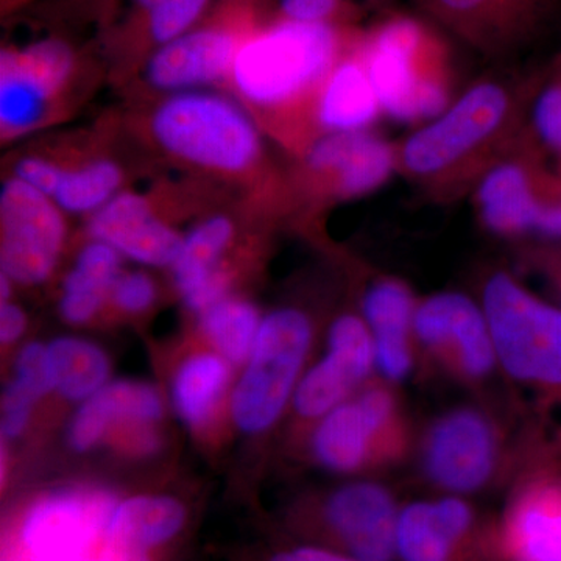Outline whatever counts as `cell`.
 Returning <instances> with one entry per match:
<instances>
[{"label": "cell", "instance_id": "6da1fadb", "mask_svg": "<svg viewBox=\"0 0 561 561\" xmlns=\"http://www.w3.org/2000/svg\"><path fill=\"white\" fill-rule=\"evenodd\" d=\"M151 135L172 157L208 171L238 173L261 154V136L245 108L227 95L175 92L153 111Z\"/></svg>", "mask_w": 561, "mask_h": 561}, {"label": "cell", "instance_id": "7a4b0ae2", "mask_svg": "<svg viewBox=\"0 0 561 561\" xmlns=\"http://www.w3.org/2000/svg\"><path fill=\"white\" fill-rule=\"evenodd\" d=\"M334 50V33L327 24L286 21L239 46L232 84L253 105H280L324 76Z\"/></svg>", "mask_w": 561, "mask_h": 561}, {"label": "cell", "instance_id": "3957f363", "mask_svg": "<svg viewBox=\"0 0 561 561\" xmlns=\"http://www.w3.org/2000/svg\"><path fill=\"white\" fill-rule=\"evenodd\" d=\"M483 302L505 370L524 381L561 383V311L535 300L507 275L490 279Z\"/></svg>", "mask_w": 561, "mask_h": 561}, {"label": "cell", "instance_id": "277c9868", "mask_svg": "<svg viewBox=\"0 0 561 561\" xmlns=\"http://www.w3.org/2000/svg\"><path fill=\"white\" fill-rule=\"evenodd\" d=\"M311 341L301 312L283 309L262 321L245 375L236 389L232 415L243 431L271 426L286 404Z\"/></svg>", "mask_w": 561, "mask_h": 561}, {"label": "cell", "instance_id": "5b68a950", "mask_svg": "<svg viewBox=\"0 0 561 561\" xmlns=\"http://www.w3.org/2000/svg\"><path fill=\"white\" fill-rule=\"evenodd\" d=\"M0 228L2 275L22 284L49 278L66 238L57 203L11 176L0 190Z\"/></svg>", "mask_w": 561, "mask_h": 561}, {"label": "cell", "instance_id": "8992f818", "mask_svg": "<svg viewBox=\"0 0 561 561\" xmlns=\"http://www.w3.org/2000/svg\"><path fill=\"white\" fill-rule=\"evenodd\" d=\"M114 497L105 491H65L36 502L22 522L20 560H60L91 556L101 545Z\"/></svg>", "mask_w": 561, "mask_h": 561}, {"label": "cell", "instance_id": "52a82bcc", "mask_svg": "<svg viewBox=\"0 0 561 561\" xmlns=\"http://www.w3.org/2000/svg\"><path fill=\"white\" fill-rule=\"evenodd\" d=\"M508 98L497 84H479L437 121L421 128L402 149L405 168L416 175H432L451 168L504 121Z\"/></svg>", "mask_w": 561, "mask_h": 561}, {"label": "cell", "instance_id": "ba28073f", "mask_svg": "<svg viewBox=\"0 0 561 561\" xmlns=\"http://www.w3.org/2000/svg\"><path fill=\"white\" fill-rule=\"evenodd\" d=\"M72 51L60 39H43L0 57V127L3 136L31 131L68 81Z\"/></svg>", "mask_w": 561, "mask_h": 561}, {"label": "cell", "instance_id": "9c48e42d", "mask_svg": "<svg viewBox=\"0 0 561 561\" xmlns=\"http://www.w3.org/2000/svg\"><path fill=\"white\" fill-rule=\"evenodd\" d=\"M420 31L409 22L383 28L368 61V77L379 105L401 121L437 116L446 106L445 87L423 79L413 66Z\"/></svg>", "mask_w": 561, "mask_h": 561}, {"label": "cell", "instance_id": "30bf717a", "mask_svg": "<svg viewBox=\"0 0 561 561\" xmlns=\"http://www.w3.org/2000/svg\"><path fill=\"white\" fill-rule=\"evenodd\" d=\"M400 513L382 486L356 483L332 494L324 505V526L342 553L356 561H393Z\"/></svg>", "mask_w": 561, "mask_h": 561}, {"label": "cell", "instance_id": "8fae6325", "mask_svg": "<svg viewBox=\"0 0 561 561\" xmlns=\"http://www.w3.org/2000/svg\"><path fill=\"white\" fill-rule=\"evenodd\" d=\"M92 241L106 243L121 256L164 267L179 257L183 238L154 213L144 195L121 191L90 219Z\"/></svg>", "mask_w": 561, "mask_h": 561}, {"label": "cell", "instance_id": "7c38bea8", "mask_svg": "<svg viewBox=\"0 0 561 561\" xmlns=\"http://www.w3.org/2000/svg\"><path fill=\"white\" fill-rule=\"evenodd\" d=\"M442 24L485 50H502L529 38L551 0H423Z\"/></svg>", "mask_w": 561, "mask_h": 561}, {"label": "cell", "instance_id": "4fadbf2b", "mask_svg": "<svg viewBox=\"0 0 561 561\" xmlns=\"http://www.w3.org/2000/svg\"><path fill=\"white\" fill-rule=\"evenodd\" d=\"M373 345L367 328L356 317L345 316L332 324L330 353L302 379L295 394L297 411L305 416L323 415L337 408L371 367Z\"/></svg>", "mask_w": 561, "mask_h": 561}, {"label": "cell", "instance_id": "5bb4252c", "mask_svg": "<svg viewBox=\"0 0 561 561\" xmlns=\"http://www.w3.org/2000/svg\"><path fill=\"white\" fill-rule=\"evenodd\" d=\"M493 460V434L478 413L454 412L432 432L426 453L427 471L445 489H478L489 478Z\"/></svg>", "mask_w": 561, "mask_h": 561}, {"label": "cell", "instance_id": "9a60e30c", "mask_svg": "<svg viewBox=\"0 0 561 561\" xmlns=\"http://www.w3.org/2000/svg\"><path fill=\"white\" fill-rule=\"evenodd\" d=\"M238 49L234 36L219 28L184 33L154 51L147 65V80L171 94L201 90L230 76Z\"/></svg>", "mask_w": 561, "mask_h": 561}, {"label": "cell", "instance_id": "2e32d148", "mask_svg": "<svg viewBox=\"0 0 561 561\" xmlns=\"http://www.w3.org/2000/svg\"><path fill=\"white\" fill-rule=\"evenodd\" d=\"M413 328L427 345L456 346L468 375L482 376L490 371L494 346L489 323L478 306L463 295L442 294L430 298L413 313Z\"/></svg>", "mask_w": 561, "mask_h": 561}, {"label": "cell", "instance_id": "e0dca14e", "mask_svg": "<svg viewBox=\"0 0 561 561\" xmlns=\"http://www.w3.org/2000/svg\"><path fill=\"white\" fill-rule=\"evenodd\" d=\"M472 522L470 505L453 497L408 505L398 515L397 556L401 561H454Z\"/></svg>", "mask_w": 561, "mask_h": 561}, {"label": "cell", "instance_id": "ac0fdd59", "mask_svg": "<svg viewBox=\"0 0 561 561\" xmlns=\"http://www.w3.org/2000/svg\"><path fill=\"white\" fill-rule=\"evenodd\" d=\"M393 402L383 390L367 391L357 402L337 405L317 431V456L334 470L359 467L373 438L389 424Z\"/></svg>", "mask_w": 561, "mask_h": 561}, {"label": "cell", "instance_id": "d6986e66", "mask_svg": "<svg viewBox=\"0 0 561 561\" xmlns=\"http://www.w3.org/2000/svg\"><path fill=\"white\" fill-rule=\"evenodd\" d=\"M483 220L494 231H538L561 238V205H545L535 198L522 168L502 164L486 173L479 187Z\"/></svg>", "mask_w": 561, "mask_h": 561}, {"label": "cell", "instance_id": "ffe728a7", "mask_svg": "<svg viewBox=\"0 0 561 561\" xmlns=\"http://www.w3.org/2000/svg\"><path fill=\"white\" fill-rule=\"evenodd\" d=\"M309 168L331 173L343 195L367 194L386 181L393 153L386 142L364 131L330 133L308 153Z\"/></svg>", "mask_w": 561, "mask_h": 561}, {"label": "cell", "instance_id": "44dd1931", "mask_svg": "<svg viewBox=\"0 0 561 561\" xmlns=\"http://www.w3.org/2000/svg\"><path fill=\"white\" fill-rule=\"evenodd\" d=\"M160 416V397L151 387L131 381L114 382L95 391L81 405L70 424V445L84 451L101 440L114 421H131L146 426Z\"/></svg>", "mask_w": 561, "mask_h": 561}, {"label": "cell", "instance_id": "7402d4cb", "mask_svg": "<svg viewBox=\"0 0 561 561\" xmlns=\"http://www.w3.org/2000/svg\"><path fill=\"white\" fill-rule=\"evenodd\" d=\"M502 538L513 561H561V491L526 494L508 513Z\"/></svg>", "mask_w": 561, "mask_h": 561}, {"label": "cell", "instance_id": "603a6c76", "mask_svg": "<svg viewBox=\"0 0 561 561\" xmlns=\"http://www.w3.org/2000/svg\"><path fill=\"white\" fill-rule=\"evenodd\" d=\"M364 312L375 332V357L383 375L401 379L411 368L408 331L412 319V298L397 283H381L368 291Z\"/></svg>", "mask_w": 561, "mask_h": 561}, {"label": "cell", "instance_id": "cb8c5ba5", "mask_svg": "<svg viewBox=\"0 0 561 561\" xmlns=\"http://www.w3.org/2000/svg\"><path fill=\"white\" fill-rule=\"evenodd\" d=\"M186 523L181 502L165 496H138L116 505L102 541L150 553L173 540Z\"/></svg>", "mask_w": 561, "mask_h": 561}, {"label": "cell", "instance_id": "d4e9b609", "mask_svg": "<svg viewBox=\"0 0 561 561\" xmlns=\"http://www.w3.org/2000/svg\"><path fill=\"white\" fill-rule=\"evenodd\" d=\"M379 106L367 70L356 62H343L321 91L319 121L331 133L362 131L378 116Z\"/></svg>", "mask_w": 561, "mask_h": 561}, {"label": "cell", "instance_id": "484cf974", "mask_svg": "<svg viewBox=\"0 0 561 561\" xmlns=\"http://www.w3.org/2000/svg\"><path fill=\"white\" fill-rule=\"evenodd\" d=\"M121 254L92 241L80 251L76 267L62 286L61 313L70 323H84L101 309L105 295L121 276Z\"/></svg>", "mask_w": 561, "mask_h": 561}, {"label": "cell", "instance_id": "4316f807", "mask_svg": "<svg viewBox=\"0 0 561 561\" xmlns=\"http://www.w3.org/2000/svg\"><path fill=\"white\" fill-rule=\"evenodd\" d=\"M234 236V225L225 216H213L184 236L179 257L173 262L175 283L187 295L221 272L219 261Z\"/></svg>", "mask_w": 561, "mask_h": 561}, {"label": "cell", "instance_id": "83f0119b", "mask_svg": "<svg viewBox=\"0 0 561 561\" xmlns=\"http://www.w3.org/2000/svg\"><path fill=\"white\" fill-rule=\"evenodd\" d=\"M55 387L70 400H83L101 389L108 362L98 346L79 339H60L49 348Z\"/></svg>", "mask_w": 561, "mask_h": 561}, {"label": "cell", "instance_id": "f1b7e54d", "mask_svg": "<svg viewBox=\"0 0 561 561\" xmlns=\"http://www.w3.org/2000/svg\"><path fill=\"white\" fill-rule=\"evenodd\" d=\"M122 171L116 162L95 160L76 169H66L51 201L62 213L94 214L119 194Z\"/></svg>", "mask_w": 561, "mask_h": 561}, {"label": "cell", "instance_id": "f546056e", "mask_svg": "<svg viewBox=\"0 0 561 561\" xmlns=\"http://www.w3.org/2000/svg\"><path fill=\"white\" fill-rule=\"evenodd\" d=\"M227 365L219 357L203 354L187 360L176 376L173 397L176 409L191 424L208 419L227 382Z\"/></svg>", "mask_w": 561, "mask_h": 561}, {"label": "cell", "instance_id": "4dcf8cb0", "mask_svg": "<svg viewBox=\"0 0 561 561\" xmlns=\"http://www.w3.org/2000/svg\"><path fill=\"white\" fill-rule=\"evenodd\" d=\"M202 324L209 341L231 362L245 359L261 327L250 302L227 297L202 312Z\"/></svg>", "mask_w": 561, "mask_h": 561}, {"label": "cell", "instance_id": "1f68e13d", "mask_svg": "<svg viewBox=\"0 0 561 561\" xmlns=\"http://www.w3.org/2000/svg\"><path fill=\"white\" fill-rule=\"evenodd\" d=\"M208 0H161L150 11V31L160 44L179 38L190 31Z\"/></svg>", "mask_w": 561, "mask_h": 561}, {"label": "cell", "instance_id": "d6a6232c", "mask_svg": "<svg viewBox=\"0 0 561 561\" xmlns=\"http://www.w3.org/2000/svg\"><path fill=\"white\" fill-rule=\"evenodd\" d=\"M16 370V379L13 382L20 389L27 391L35 401L41 394L47 393L51 387H55L49 353L39 343H31L21 351Z\"/></svg>", "mask_w": 561, "mask_h": 561}, {"label": "cell", "instance_id": "836d02e7", "mask_svg": "<svg viewBox=\"0 0 561 561\" xmlns=\"http://www.w3.org/2000/svg\"><path fill=\"white\" fill-rule=\"evenodd\" d=\"M111 294H113L116 305L124 311L140 312L146 311L153 302L157 290H154V284L150 276H147L146 273L135 272L121 275Z\"/></svg>", "mask_w": 561, "mask_h": 561}, {"label": "cell", "instance_id": "e575fe53", "mask_svg": "<svg viewBox=\"0 0 561 561\" xmlns=\"http://www.w3.org/2000/svg\"><path fill=\"white\" fill-rule=\"evenodd\" d=\"M65 171L66 169H62L57 162L46 160V158L27 157L18 161L13 176L51 198L60 186Z\"/></svg>", "mask_w": 561, "mask_h": 561}, {"label": "cell", "instance_id": "d590c367", "mask_svg": "<svg viewBox=\"0 0 561 561\" xmlns=\"http://www.w3.org/2000/svg\"><path fill=\"white\" fill-rule=\"evenodd\" d=\"M535 125L545 142L561 151V84L549 88L538 99Z\"/></svg>", "mask_w": 561, "mask_h": 561}, {"label": "cell", "instance_id": "8d00e7d4", "mask_svg": "<svg viewBox=\"0 0 561 561\" xmlns=\"http://www.w3.org/2000/svg\"><path fill=\"white\" fill-rule=\"evenodd\" d=\"M339 0H280V11L287 21L298 24H324L334 13Z\"/></svg>", "mask_w": 561, "mask_h": 561}, {"label": "cell", "instance_id": "74e56055", "mask_svg": "<svg viewBox=\"0 0 561 561\" xmlns=\"http://www.w3.org/2000/svg\"><path fill=\"white\" fill-rule=\"evenodd\" d=\"M267 561H356L332 549L320 548V546H300V548L286 549L273 553Z\"/></svg>", "mask_w": 561, "mask_h": 561}, {"label": "cell", "instance_id": "f35d334b", "mask_svg": "<svg viewBox=\"0 0 561 561\" xmlns=\"http://www.w3.org/2000/svg\"><path fill=\"white\" fill-rule=\"evenodd\" d=\"M25 328L24 312L18 306L7 305L2 306L0 311V337L2 342L10 343L16 341Z\"/></svg>", "mask_w": 561, "mask_h": 561}, {"label": "cell", "instance_id": "ab89813d", "mask_svg": "<svg viewBox=\"0 0 561 561\" xmlns=\"http://www.w3.org/2000/svg\"><path fill=\"white\" fill-rule=\"evenodd\" d=\"M18 561H98L94 552L91 556L77 557V559H60V560H18Z\"/></svg>", "mask_w": 561, "mask_h": 561}, {"label": "cell", "instance_id": "60d3db41", "mask_svg": "<svg viewBox=\"0 0 561 561\" xmlns=\"http://www.w3.org/2000/svg\"><path fill=\"white\" fill-rule=\"evenodd\" d=\"M136 2H138L142 9H146L150 13V11L154 10V7H157L161 0H136Z\"/></svg>", "mask_w": 561, "mask_h": 561}]
</instances>
